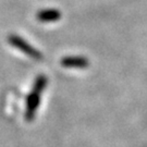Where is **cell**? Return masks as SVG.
<instances>
[{"instance_id": "obj_1", "label": "cell", "mask_w": 147, "mask_h": 147, "mask_svg": "<svg viewBox=\"0 0 147 147\" xmlns=\"http://www.w3.org/2000/svg\"><path fill=\"white\" fill-rule=\"evenodd\" d=\"M45 85H46V79L44 76H39L35 82L33 92L30 94L28 98H27V119H32L35 115V111H36V109L38 108V105H39V94L44 89Z\"/></svg>"}, {"instance_id": "obj_2", "label": "cell", "mask_w": 147, "mask_h": 147, "mask_svg": "<svg viewBox=\"0 0 147 147\" xmlns=\"http://www.w3.org/2000/svg\"><path fill=\"white\" fill-rule=\"evenodd\" d=\"M8 40L13 47L18 48L19 50H21L22 53H26L27 56H30L32 58L39 59L42 58V55L37 51L35 48H33L27 42H25L23 38L16 36V35H10L8 37Z\"/></svg>"}, {"instance_id": "obj_3", "label": "cell", "mask_w": 147, "mask_h": 147, "mask_svg": "<svg viewBox=\"0 0 147 147\" xmlns=\"http://www.w3.org/2000/svg\"><path fill=\"white\" fill-rule=\"evenodd\" d=\"M37 18H38L39 21L42 22L55 21V20H58L59 19V12L56 10H44L40 11L37 14Z\"/></svg>"}]
</instances>
